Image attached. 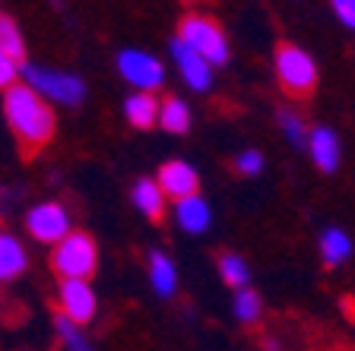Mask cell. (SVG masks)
Instances as JSON below:
<instances>
[{
	"instance_id": "1",
	"label": "cell",
	"mask_w": 355,
	"mask_h": 351,
	"mask_svg": "<svg viewBox=\"0 0 355 351\" xmlns=\"http://www.w3.org/2000/svg\"><path fill=\"white\" fill-rule=\"evenodd\" d=\"M3 117H7V127L16 136V143L29 155H35L38 149L51 143L54 124H58L54 120V105H48L26 82H16L3 92Z\"/></svg>"
},
{
	"instance_id": "2",
	"label": "cell",
	"mask_w": 355,
	"mask_h": 351,
	"mask_svg": "<svg viewBox=\"0 0 355 351\" xmlns=\"http://www.w3.org/2000/svg\"><path fill=\"white\" fill-rule=\"evenodd\" d=\"M19 80L29 89H35L48 105L76 108L86 98V82L76 73H67V70H54V66H42V64H22Z\"/></svg>"
},
{
	"instance_id": "3",
	"label": "cell",
	"mask_w": 355,
	"mask_h": 351,
	"mask_svg": "<svg viewBox=\"0 0 355 351\" xmlns=\"http://www.w3.org/2000/svg\"><path fill=\"white\" fill-rule=\"evenodd\" d=\"M276 80H279L282 92L292 98H311L318 89V66L311 60V54H304L298 44L282 42L276 44Z\"/></svg>"
},
{
	"instance_id": "4",
	"label": "cell",
	"mask_w": 355,
	"mask_h": 351,
	"mask_svg": "<svg viewBox=\"0 0 355 351\" xmlns=\"http://www.w3.org/2000/svg\"><path fill=\"white\" fill-rule=\"evenodd\" d=\"M51 266L60 278H92L98 269V244L89 231H70L51 250Z\"/></svg>"
},
{
	"instance_id": "5",
	"label": "cell",
	"mask_w": 355,
	"mask_h": 351,
	"mask_svg": "<svg viewBox=\"0 0 355 351\" xmlns=\"http://www.w3.org/2000/svg\"><path fill=\"white\" fill-rule=\"evenodd\" d=\"M178 38L193 48L200 57L207 60L213 66L229 64V38L222 32V26L213 19V16H203V13H187L178 26Z\"/></svg>"
},
{
	"instance_id": "6",
	"label": "cell",
	"mask_w": 355,
	"mask_h": 351,
	"mask_svg": "<svg viewBox=\"0 0 355 351\" xmlns=\"http://www.w3.org/2000/svg\"><path fill=\"white\" fill-rule=\"evenodd\" d=\"M26 231L32 234V241L54 247L73 231V222H70L67 206H60L58 199H44V203H35L26 213Z\"/></svg>"
},
{
	"instance_id": "7",
	"label": "cell",
	"mask_w": 355,
	"mask_h": 351,
	"mask_svg": "<svg viewBox=\"0 0 355 351\" xmlns=\"http://www.w3.org/2000/svg\"><path fill=\"white\" fill-rule=\"evenodd\" d=\"M118 73L124 82H130L137 92H155L165 82V66L162 60L140 48H124L118 54Z\"/></svg>"
},
{
	"instance_id": "8",
	"label": "cell",
	"mask_w": 355,
	"mask_h": 351,
	"mask_svg": "<svg viewBox=\"0 0 355 351\" xmlns=\"http://www.w3.org/2000/svg\"><path fill=\"white\" fill-rule=\"evenodd\" d=\"M58 304H60V316L73 320L76 326L92 323V320H96V310H98L96 288L89 285L86 278H60Z\"/></svg>"
},
{
	"instance_id": "9",
	"label": "cell",
	"mask_w": 355,
	"mask_h": 351,
	"mask_svg": "<svg viewBox=\"0 0 355 351\" xmlns=\"http://www.w3.org/2000/svg\"><path fill=\"white\" fill-rule=\"evenodd\" d=\"M155 183L162 187V193L168 197V203H181L187 197H197L200 193V177L197 168L191 161H181V159H171L165 161L159 174H155Z\"/></svg>"
},
{
	"instance_id": "10",
	"label": "cell",
	"mask_w": 355,
	"mask_h": 351,
	"mask_svg": "<svg viewBox=\"0 0 355 351\" xmlns=\"http://www.w3.org/2000/svg\"><path fill=\"white\" fill-rule=\"evenodd\" d=\"M171 60H175L178 73H181V80H184L187 89H193V92H207L209 86H213V64H207V60L200 57L193 48H187L181 38H171Z\"/></svg>"
},
{
	"instance_id": "11",
	"label": "cell",
	"mask_w": 355,
	"mask_h": 351,
	"mask_svg": "<svg viewBox=\"0 0 355 351\" xmlns=\"http://www.w3.org/2000/svg\"><path fill=\"white\" fill-rule=\"evenodd\" d=\"M29 269V253L26 244L10 231H0V282H16Z\"/></svg>"
},
{
	"instance_id": "12",
	"label": "cell",
	"mask_w": 355,
	"mask_h": 351,
	"mask_svg": "<svg viewBox=\"0 0 355 351\" xmlns=\"http://www.w3.org/2000/svg\"><path fill=\"white\" fill-rule=\"evenodd\" d=\"M171 215H175L178 228L187 234H203L209 228V222H213V213H209V203L203 197H187L181 199V203H175V209H171Z\"/></svg>"
},
{
	"instance_id": "13",
	"label": "cell",
	"mask_w": 355,
	"mask_h": 351,
	"mask_svg": "<svg viewBox=\"0 0 355 351\" xmlns=\"http://www.w3.org/2000/svg\"><path fill=\"white\" fill-rule=\"evenodd\" d=\"M130 199L137 206V213H143L149 222H159L165 215V206H168V197L162 193V187L155 183V177H140L133 183Z\"/></svg>"
},
{
	"instance_id": "14",
	"label": "cell",
	"mask_w": 355,
	"mask_h": 351,
	"mask_svg": "<svg viewBox=\"0 0 355 351\" xmlns=\"http://www.w3.org/2000/svg\"><path fill=\"white\" fill-rule=\"evenodd\" d=\"M146 272H149V285L159 298H171L178 291V266L171 263V256L162 250H149L146 260Z\"/></svg>"
},
{
	"instance_id": "15",
	"label": "cell",
	"mask_w": 355,
	"mask_h": 351,
	"mask_svg": "<svg viewBox=\"0 0 355 351\" xmlns=\"http://www.w3.org/2000/svg\"><path fill=\"white\" fill-rule=\"evenodd\" d=\"M308 152L324 174H333L336 165H340V143H336L333 130H327V127H314L308 133Z\"/></svg>"
},
{
	"instance_id": "16",
	"label": "cell",
	"mask_w": 355,
	"mask_h": 351,
	"mask_svg": "<svg viewBox=\"0 0 355 351\" xmlns=\"http://www.w3.org/2000/svg\"><path fill=\"white\" fill-rule=\"evenodd\" d=\"M159 98L153 92H133L124 98V117L127 124L137 127V130H153L159 127Z\"/></svg>"
},
{
	"instance_id": "17",
	"label": "cell",
	"mask_w": 355,
	"mask_h": 351,
	"mask_svg": "<svg viewBox=\"0 0 355 351\" xmlns=\"http://www.w3.org/2000/svg\"><path fill=\"white\" fill-rule=\"evenodd\" d=\"M159 127L165 133H171V136H181V133L191 130V108H187L184 98L178 96L162 98V105H159Z\"/></svg>"
},
{
	"instance_id": "18",
	"label": "cell",
	"mask_w": 355,
	"mask_h": 351,
	"mask_svg": "<svg viewBox=\"0 0 355 351\" xmlns=\"http://www.w3.org/2000/svg\"><path fill=\"white\" fill-rule=\"evenodd\" d=\"M54 330H58V339L64 342L67 351H96V345H92V339L86 336V330L83 326H76L73 320H67V316H54Z\"/></svg>"
},
{
	"instance_id": "19",
	"label": "cell",
	"mask_w": 355,
	"mask_h": 351,
	"mask_svg": "<svg viewBox=\"0 0 355 351\" xmlns=\"http://www.w3.org/2000/svg\"><path fill=\"white\" fill-rule=\"evenodd\" d=\"M0 51L10 54L16 64H26V38L10 16H0Z\"/></svg>"
},
{
	"instance_id": "20",
	"label": "cell",
	"mask_w": 355,
	"mask_h": 351,
	"mask_svg": "<svg viewBox=\"0 0 355 351\" xmlns=\"http://www.w3.org/2000/svg\"><path fill=\"white\" fill-rule=\"evenodd\" d=\"M320 253H324L327 266H340L343 260L352 253V241H349L340 228H330V231H324V237H320Z\"/></svg>"
},
{
	"instance_id": "21",
	"label": "cell",
	"mask_w": 355,
	"mask_h": 351,
	"mask_svg": "<svg viewBox=\"0 0 355 351\" xmlns=\"http://www.w3.org/2000/svg\"><path fill=\"white\" fill-rule=\"evenodd\" d=\"M219 276H222V282H225L229 288L241 291V288H248L251 269H248V263H244L238 253H222L219 256Z\"/></svg>"
},
{
	"instance_id": "22",
	"label": "cell",
	"mask_w": 355,
	"mask_h": 351,
	"mask_svg": "<svg viewBox=\"0 0 355 351\" xmlns=\"http://www.w3.org/2000/svg\"><path fill=\"white\" fill-rule=\"evenodd\" d=\"M235 316L241 323H257L260 320V310H263V304H260V294L254 291V288H241V291H235Z\"/></svg>"
},
{
	"instance_id": "23",
	"label": "cell",
	"mask_w": 355,
	"mask_h": 351,
	"mask_svg": "<svg viewBox=\"0 0 355 351\" xmlns=\"http://www.w3.org/2000/svg\"><path fill=\"white\" fill-rule=\"evenodd\" d=\"M279 127L286 130V136H288L292 146H298V149L308 146V130H304L302 117H295L292 111H279Z\"/></svg>"
},
{
	"instance_id": "24",
	"label": "cell",
	"mask_w": 355,
	"mask_h": 351,
	"mask_svg": "<svg viewBox=\"0 0 355 351\" xmlns=\"http://www.w3.org/2000/svg\"><path fill=\"white\" fill-rule=\"evenodd\" d=\"M260 168H263V155L257 152V149H244L241 155H235V171L238 174H260Z\"/></svg>"
},
{
	"instance_id": "25",
	"label": "cell",
	"mask_w": 355,
	"mask_h": 351,
	"mask_svg": "<svg viewBox=\"0 0 355 351\" xmlns=\"http://www.w3.org/2000/svg\"><path fill=\"white\" fill-rule=\"evenodd\" d=\"M19 66L22 64H16L10 54L0 51V92H7L10 86H16V82H19Z\"/></svg>"
},
{
	"instance_id": "26",
	"label": "cell",
	"mask_w": 355,
	"mask_h": 351,
	"mask_svg": "<svg viewBox=\"0 0 355 351\" xmlns=\"http://www.w3.org/2000/svg\"><path fill=\"white\" fill-rule=\"evenodd\" d=\"M333 13L340 16L343 26H349V29H355V0H330Z\"/></svg>"
},
{
	"instance_id": "27",
	"label": "cell",
	"mask_w": 355,
	"mask_h": 351,
	"mask_svg": "<svg viewBox=\"0 0 355 351\" xmlns=\"http://www.w3.org/2000/svg\"><path fill=\"white\" fill-rule=\"evenodd\" d=\"M355 298H343V310H346V316H352L355 320V304H352Z\"/></svg>"
},
{
	"instance_id": "28",
	"label": "cell",
	"mask_w": 355,
	"mask_h": 351,
	"mask_svg": "<svg viewBox=\"0 0 355 351\" xmlns=\"http://www.w3.org/2000/svg\"><path fill=\"white\" fill-rule=\"evenodd\" d=\"M263 348H266V351H279V345H276L273 339H263Z\"/></svg>"
}]
</instances>
